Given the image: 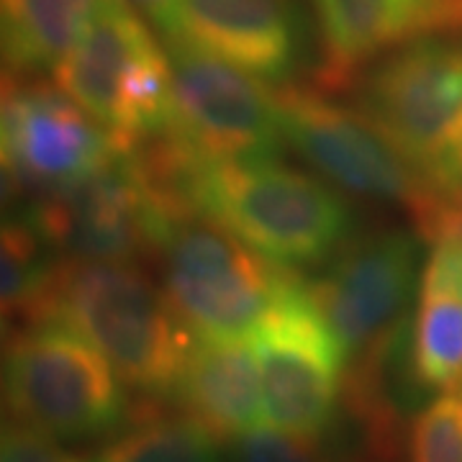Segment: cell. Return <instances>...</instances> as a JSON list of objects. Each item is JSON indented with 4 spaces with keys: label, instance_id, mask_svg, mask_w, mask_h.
Wrapping results in <instances>:
<instances>
[{
    "label": "cell",
    "instance_id": "6da1fadb",
    "mask_svg": "<svg viewBox=\"0 0 462 462\" xmlns=\"http://www.w3.org/2000/svg\"><path fill=\"white\" fill-rule=\"evenodd\" d=\"M44 316L83 334L126 385L160 396L175 393L196 339L165 288L132 263L60 260L47 306L33 321Z\"/></svg>",
    "mask_w": 462,
    "mask_h": 462
},
{
    "label": "cell",
    "instance_id": "7a4b0ae2",
    "mask_svg": "<svg viewBox=\"0 0 462 462\" xmlns=\"http://www.w3.org/2000/svg\"><path fill=\"white\" fill-rule=\"evenodd\" d=\"M190 206L278 264L316 263L349 231V211L327 182L273 157L200 154L190 172Z\"/></svg>",
    "mask_w": 462,
    "mask_h": 462
},
{
    "label": "cell",
    "instance_id": "3957f363",
    "mask_svg": "<svg viewBox=\"0 0 462 462\" xmlns=\"http://www.w3.org/2000/svg\"><path fill=\"white\" fill-rule=\"evenodd\" d=\"M357 111L434 188L462 196V44L430 36L385 54Z\"/></svg>",
    "mask_w": 462,
    "mask_h": 462
},
{
    "label": "cell",
    "instance_id": "277c9868",
    "mask_svg": "<svg viewBox=\"0 0 462 462\" xmlns=\"http://www.w3.org/2000/svg\"><path fill=\"white\" fill-rule=\"evenodd\" d=\"M111 363L57 316L16 327L5 342L3 393L11 421L51 439L114 430L126 398Z\"/></svg>",
    "mask_w": 462,
    "mask_h": 462
},
{
    "label": "cell",
    "instance_id": "5b68a950",
    "mask_svg": "<svg viewBox=\"0 0 462 462\" xmlns=\"http://www.w3.org/2000/svg\"><path fill=\"white\" fill-rule=\"evenodd\" d=\"M57 83L121 149L172 124V69L142 16L98 0L83 36L54 69Z\"/></svg>",
    "mask_w": 462,
    "mask_h": 462
},
{
    "label": "cell",
    "instance_id": "8992f818",
    "mask_svg": "<svg viewBox=\"0 0 462 462\" xmlns=\"http://www.w3.org/2000/svg\"><path fill=\"white\" fill-rule=\"evenodd\" d=\"M249 345L260 370L267 427L309 439L329 430L346 349L321 314L311 285L285 273Z\"/></svg>",
    "mask_w": 462,
    "mask_h": 462
},
{
    "label": "cell",
    "instance_id": "52a82bcc",
    "mask_svg": "<svg viewBox=\"0 0 462 462\" xmlns=\"http://www.w3.org/2000/svg\"><path fill=\"white\" fill-rule=\"evenodd\" d=\"M157 254L162 288L193 337L247 339L288 273L200 214L178 218Z\"/></svg>",
    "mask_w": 462,
    "mask_h": 462
},
{
    "label": "cell",
    "instance_id": "ba28073f",
    "mask_svg": "<svg viewBox=\"0 0 462 462\" xmlns=\"http://www.w3.org/2000/svg\"><path fill=\"white\" fill-rule=\"evenodd\" d=\"M29 221L62 260L132 263L157 254L178 218L154 196L132 154L121 149L114 162L88 180L33 200Z\"/></svg>",
    "mask_w": 462,
    "mask_h": 462
},
{
    "label": "cell",
    "instance_id": "9c48e42d",
    "mask_svg": "<svg viewBox=\"0 0 462 462\" xmlns=\"http://www.w3.org/2000/svg\"><path fill=\"white\" fill-rule=\"evenodd\" d=\"M0 139L5 182L29 199L88 180L121 152L80 103L32 75H5Z\"/></svg>",
    "mask_w": 462,
    "mask_h": 462
},
{
    "label": "cell",
    "instance_id": "30bf717a",
    "mask_svg": "<svg viewBox=\"0 0 462 462\" xmlns=\"http://www.w3.org/2000/svg\"><path fill=\"white\" fill-rule=\"evenodd\" d=\"M172 126L214 160L273 157L281 147V96L239 67L180 39H165Z\"/></svg>",
    "mask_w": 462,
    "mask_h": 462
},
{
    "label": "cell",
    "instance_id": "8fae6325",
    "mask_svg": "<svg viewBox=\"0 0 462 462\" xmlns=\"http://www.w3.org/2000/svg\"><path fill=\"white\" fill-rule=\"evenodd\" d=\"M416 281V242L403 231L352 239L311 285L316 303L355 360L393 339Z\"/></svg>",
    "mask_w": 462,
    "mask_h": 462
},
{
    "label": "cell",
    "instance_id": "7c38bea8",
    "mask_svg": "<svg viewBox=\"0 0 462 462\" xmlns=\"http://www.w3.org/2000/svg\"><path fill=\"white\" fill-rule=\"evenodd\" d=\"M162 36L263 80H285L300 57V23L291 0H175Z\"/></svg>",
    "mask_w": 462,
    "mask_h": 462
},
{
    "label": "cell",
    "instance_id": "4fadbf2b",
    "mask_svg": "<svg viewBox=\"0 0 462 462\" xmlns=\"http://www.w3.org/2000/svg\"><path fill=\"white\" fill-rule=\"evenodd\" d=\"M321 83L339 90L378 54L434 33L462 32V0H314Z\"/></svg>",
    "mask_w": 462,
    "mask_h": 462
},
{
    "label": "cell",
    "instance_id": "5bb4252c",
    "mask_svg": "<svg viewBox=\"0 0 462 462\" xmlns=\"http://www.w3.org/2000/svg\"><path fill=\"white\" fill-rule=\"evenodd\" d=\"M185 416L218 442L267 427L257 360L247 339L196 337L175 388Z\"/></svg>",
    "mask_w": 462,
    "mask_h": 462
},
{
    "label": "cell",
    "instance_id": "9a60e30c",
    "mask_svg": "<svg viewBox=\"0 0 462 462\" xmlns=\"http://www.w3.org/2000/svg\"><path fill=\"white\" fill-rule=\"evenodd\" d=\"M411 373L427 391L449 393L462 385V236L437 239L424 267Z\"/></svg>",
    "mask_w": 462,
    "mask_h": 462
},
{
    "label": "cell",
    "instance_id": "2e32d148",
    "mask_svg": "<svg viewBox=\"0 0 462 462\" xmlns=\"http://www.w3.org/2000/svg\"><path fill=\"white\" fill-rule=\"evenodd\" d=\"M98 0H3L5 75L57 69L83 36Z\"/></svg>",
    "mask_w": 462,
    "mask_h": 462
},
{
    "label": "cell",
    "instance_id": "e0dca14e",
    "mask_svg": "<svg viewBox=\"0 0 462 462\" xmlns=\"http://www.w3.org/2000/svg\"><path fill=\"white\" fill-rule=\"evenodd\" d=\"M50 242L29 218L3 226V316L23 327L44 311L60 263H51Z\"/></svg>",
    "mask_w": 462,
    "mask_h": 462
},
{
    "label": "cell",
    "instance_id": "ac0fdd59",
    "mask_svg": "<svg viewBox=\"0 0 462 462\" xmlns=\"http://www.w3.org/2000/svg\"><path fill=\"white\" fill-rule=\"evenodd\" d=\"M216 439L190 416L149 413L90 462H221Z\"/></svg>",
    "mask_w": 462,
    "mask_h": 462
},
{
    "label": "cell",
    "instance_id": "d6986e66",
    "mask_svg": "<svg viewBox=\"0 0 462 462\" xmlns=\"http://www.w3.org/2000/svg\"><path fill=\"white\" fill-rule=\"evenodd\" d=\"M409 462H462V393H442L413 419Z\"/></svg>",
    "mask_w": 462,
    "mask_h": 462
},
{
    "label": "cell",
    "instance_id": "ffe728a7",
    "mask_svg": "<svg viewBox=\"0 0 462 462\" xmlns=\"http://www.w3.org/2000/svg\"><path fill=\"white\" fill-rule=\"evenodd\" d=\"M231 462H331V457L309 437L260 427L234 439Z\"/></svg>",
    "mask_w": 462,
    "mask_h": 462
},
{
    "label": "cell",
    "instance_id": "44dd1931",
    "mask_svg": "<svg viewBox=\"0 0 462 462\" xmlns=\"http://www.w3.org/2000/svg\"><path fill=\"white\" fill-rule=\"evenodd\" d=\"M0 462H83L67 455L51 437L33 431L23 424L8 421L3 430Z\"/></svg>",
    "mask_w": 462,
    "mask_h": 462
},
{
    "label": "cell",
    "instance_id": "7402d4cb",
    "mask_svg": "<svg viewBox=\"0 0 462 462\" xmlns=\"http://www.w3.org/2000/svg\"><path fill=\"white\" fill-rule=\"evenodd\" d=\"M124 3H129L136 14H142V16H147L152 23H157V29L162 33L170 29L175 0H124Z\"/></svg>",
    "mask_w": 462,
    "mask_h": 462
},
{
    "label": "cell",
    "instance_id": "603a6c76",
    "mask_svg": "<svg viewBox=\"0 0 462 462\" xmlns=\"http://www.w3.org/2000/svg\"><path fill=\"white\" fill-rule=\"evenodd\" d=\"M460 393H462V391H460Z\"/></svg>",
    "mask_w": 462,
    "mask_h": 462
}]
</instances>
